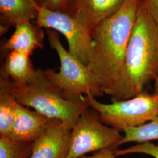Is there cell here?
<instances>
[{
	"instance_id": "1",
	"label": "cell",
	"mask_w": 158,
	"mask_h": 158,
	"mask_svg": "<svg viewBox=\"0 0 158 158\" xmlns=\"http://www.w3.org/2000/svg\"><path fill=\"white\" fill-rule=\"evenodd\" d=\"M158 77V27L141 3L121 72L107 95L111 102L129 99L144 91Z\"/></svg>"
},
{
	"instance_id": "2",
	"label": "cell",
	"mask_w": 158,
	"mask_h": 158,
	"mask_svg": "<svg viewBox=\"0 0 158 158\" xmlns=\"http://www.w3.org/2000/svg\"><path fill=\"white\" fill-rule=\"evenodd\" d=\"M141 6V0H126L117 11L91 30L92 48L87 66L98 77L106 94L121 72Z\"/></svg>"
},
{
	"instance_id": "3",
	"label": "cell",
	"mask_w": 158,
	"mask_h": 158,
	"mask_svg": "<svg viewBox=\"0 0 158 158\" xmlns=\"http://www.w3.org/2000/svg\"><path fill=\"white\" fill-rule=\"evenodd\" d=\"M15 95L18 103L73 127L81 114L89 108L85 99L74 102L66 98L40 69H36L34 78L28 84L15 87Z\"/></svg>"
},
{
	"instance_id": "4",
	"label": "cell",
	"mask_w": 158,
	"mask_h": 158,
	"mask_svg": "<svg viewBox=\"0 0 158 158\" xmlns=\"http://www.w3.org/2000/svg\"><path fill=\"white\" fill-rule=\"evenodd\" d=\"M46 32L50 46L56 52L60 62L59 72L53 69L44 70L51 83L72 101H84L85 96L96 98L104 96L99 80L88 66L65 49L55 31L46 29Z\"/></svg>"
},
{
	"instance_id": "5",
	"label": "cell",
	"mask_w": 158,
	"mask_h": 158,
	"mask_svg": "<svg viewBox=\"0 0 158 158\" xmlns=\"http://www.w3.org/2000/svg\"><path fill=\"white\" fill-rule=\"evenodd\" d=\"M84 99L104 124L121 131L140 127L158 117V94L154 93L144 91L132 98L110 104L87 96Z\"/></svg>"
},
{
	"instance_id": "6",
	"label": "cell",
	"mask_w": 158,
	"mask_h": 158,
	"mask_svg": "<svg viewBox=\"0 0 158 158\" xmlns=\"http://www.w3.org/2000/svg\"><path fill=\"white\" fill-rule=\"evenodd\" d=\"M121 131L104 124L91 108L80 116L74 126L65 158H79L104 149H118L123 138Z\"/></svg>"
},
{
	"instance_id": "7",
	"label": "cell",
	"mask_w": 158,
	"mask_h": 158,
	"mask_svg": "<svg viewBox=\"0 0 158 158\" xmlns=\"http://www.w3.org/2000/svg\"><path fill=\"white\" fill-rule=\"evenodd\" d=\"M35 23L41 28L51 29L63 34L67 40L69 52L87 66L92 48L91 30L67 12L55 11L40 6Z\"/></svg>"
},
{
	"instance_id": "8",
	"label": "cell",
	"mask_w": 158,
	"mask_h": 158,
	"mask_svg": "<svg viewBox=\"0 0 158 158\" xmlns=\"http://www.w3.org/2000/svg\"><path fill=\"white\" fill-rule=\"evenodd\" d=\"M73 126L53 119L34 142L31 158H65Z\"/></svg>"
},
{
	"instance_id": "9",
	"label": "cell",
	"mask_w": 158,
	"mask_h": 158,
	"mask_svg": "<svg viewBox=\"0 0 158 158\" xmlns=\"http://www.w3.org/2000/svg\"><path fill=\"white\" fill-rule=\"evenodd\" d=\"M126 0H69L66 12L92 30L111 16Z\"/></svg>"
},
{
	"instance_id": "10",
	"label": "cell",
	"mask_w": 158,
	"mask_h": 158,
	"mask_svg": "<svg viewBox=\"0 0 158 158\" xmlns=\"http://www.w3.org/2000/svg\"><path fill=\"white\" fill-rule=\"evenodd\" d=\"M53 119L18 103L10 139L16 141L35 142L42 135Z\"/></svg>"
},
{
	"instance_id": "11",
	"label": "cell",
	"mask_w": 158,
	"mask_h": 158,
	"mask_svg": "<svg viewBox=\"0 0 158 158\" xmlns=\"http://www.w3.org/2000/svg\"><path fill=\"white\" fill-rule=\"evenodd\" d=\"M15 28L14 33L2 46L4 51H17L31 56L35 49H43L44 33L36 23L25 21Z\"/></svg>"
},
{
	"instance_id": "12",
	"label": "cell",
	"mask_w": 158,
	"mask_h": 158,
	"mask_svg": "<svg viewBox=\"0 0 158 158\" xmlns=\"http://www.w3.org/2000/svg\"><path fill=\"white\" fill-rule=\"evenodd\" d=\"M40 6L38 0H0L1 25L10 28L36 19Z\"/></svg>"
},
{
	"instance_id": "13",
	"label": "cell",
	"mask_w": 158,
	"mask_h": 158,
	"mask_svg": "<svg viewBox=\"0 0 158 158\" xmlns=\"http://www.w3.org/2000/svg\"><path fill=\"white\" fill-rule=\"evenodd\" d=\"M15 85L7 75L0 72V138H10L13 119L18 102Z\"/></svg>"
},
{
	"instance_id": "14",
	"label": "cell",
	"mask_w": 158,
	"mask_h": 158,
	"mask_svg": "<svg viewBox=\"0 0 158 158\" xmlns=\"http://www.w3.org/2000/svg\"><path fill=\"white\" fill-rule=\"evenodd\" d=\"M29 55L17 51L9 52L1 68L17 87L28 84L34 78L36 69L34 68Z\"/></svg>"
},
{
	"instance_id": "15",
	"label": "cell",
	"mask_w": 158,
	"mask_h": 158,
	"mask_svg": "<svg viewBox=\"0 0 158 158\" xmlns=\"http://www.w3.org/2000/svg\"><path fill=\"white\" fill-rule=\"evenodd\" d=\"M124 135L119 143V147L130 142L142 143L158 140V117L136 128L123 131Z\"/></svg>"
},
{
	"instance_id": "16",
	"label": "cell",
	"mask_w": 158,
	"mask_h": 158,
	"mask_svg": "<svg viewBox=\"0 0 158 158\" xmlns=\"http://www.w3.org/2000/svg\"><path fill=\"white\" fill-rule=\"evenodd\" d=\"M34 142L0 138V158H31Z\"/></svg>"
},
{
	"instance_id": "17",
	"label": "cell",
	"mask_w": 158,
	"mask_h": 158,
	"mask_svg": "<svg viewBox=\"0 0 158 158\" xmlns=\"http://www.w3.org/2000/svg\"><path fill=\"white\" fill-rule=\"evenodd\" d=\"M114 153L117 157L132 153H142L153 158H158V144H155L151 142L138 143L125 149H116L114 151Z\"/></svg>"
},
{
	"instance_id": "18",
	"label": "cell",
	"mask_w": 158,
	"mask_h": 158,
	"mask_svg": "<svg viewBox=\"0 0 158 158\" xmlns=\"http://www.w3.org/2000/svg\"><path fill=\"white\" fill-rule=\"evenodd\" d=\"M69 0H41L40 6L55 11L66 12Z\"/></svg>"
},
{
	"instance_id": "19",
	"label": "cell",
	"mask_w": 158,
	"mask_h": 158,
	"mask_svg": "<svg viewBox=\"0 0 158 158\" xmlns=\"http://www.w3.org/2000/svg\"><path fill=\"white\" fill-rule=\"evenodd\" d=\"M142 5L158 27V0H141Z\"/></svg>"
},
{
	"instance_id": "20",
	"label": "cell",
	"mask_w": 158,
	"mask_h": 158,
	"mask_svg": "<svg viewBox=\"0 0 158 158\" xmlns=\"http://www.w3.org/2000/svg\"><path fill=\"white\" fill-rule=\"evenodd\" d=\"M79 158H117L114 150L111 149H104L97 151L91 156H83Z\"/></svg>"
},
{
	"instance_id": "21",
	"label": "cell",
	"mask_w": 158,
	"mask_h": 158,
	"mask_svg": "<svg viewBox=\"0 0 158 158\" xmlns=\"http://www.w3.org/2000/svg\"><path fill=\"white\" fill-rule=\"evenodd\" d=\"M154 93L158 94V77L154 83Z\"/></svg>"
},
{
	"instance_id": "22",
	"label": "cell",
	"mask_w": 158,
	"mask_h": 158,
	"mask_svg": "<svg viewBox=\"0 0 158 158\" xmlns=\"http://www.w3.org/2000/svg\"><path fill=\"white\" fill-rule=\"evenodd\" d=\"M38 2H39V3H40V2H41V0H38Z\"/></svg>"
},
{
	"instance_id": "23",
	"label": "cell",
	"mask_w": 158,
	"mask_h": 158,
	"mask_svg": "<svg viewBox=\"0 0 158 158\" xmlns=\"http://www.w3.org/2000/svg\"></svg>"
}]
</instances>
